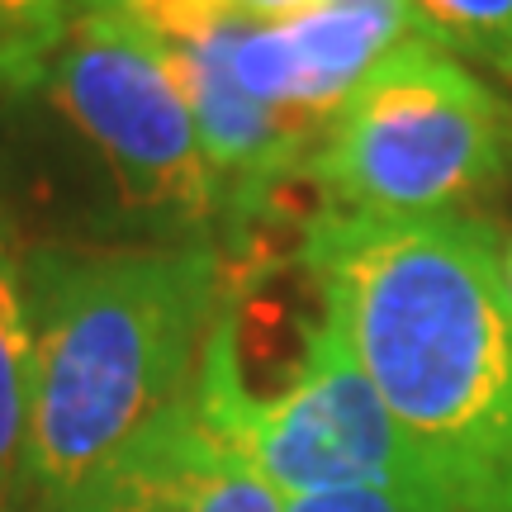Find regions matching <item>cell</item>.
Masks as SVG:
<instances>
[{
	"label": "cell",
	"mask_w": 512,
	"mask_h": 512,
	"mask_svg": "<svg viewBox=\"0 0 512 512\" xmlns=\"http://www.w3.org/2000/svg\"><path fill=\"white\" fill-rule=\"evenodd\" d=\"M299 261L399 432L456 512H512V294L503 242L456 209H328Z\"/></svg>",
	"instance_id": "cell-1"
},
{
	"label": "cell",
	"mask_w": 512,
	"mask_h": 512,
	"mask_svg": "<svg viewBox=\"0 0 512 512\" xmlns=\"http://www.w3.org/2000/svg\"><path fill=\"white\" fill-rule=\"evenodd\" d=\"M34 328L29 498L76 512L128 446L190 403L228 266L204 242L24 252Z\"/></svg>",
	"instance_id": "cell-2"
},
{
	"label": "cell",
	"mask_w": 512,
	"mask_h": 512,
	"mask_svg": "<svg viewBox=\"0 0 512 512\" xmlns=\"http://www.w3.org/2000/svg\"><path fill=\"white\" fill-rule=\"evenodd\" d=\"M508 157L512 105L446 38H413L337 110L309 176L328 209L418 219L498 181Z\"/></svg>",
	"instance_id": "cell-3"
},
{
	"label": "cell",
	"mask_w": 512,
	"mask_h": 512,
	"mask_svg": "<svg viewBox=\"0 0 512 512\" xmlns=\"http://www.w3.org/2000/svg\"><path fill=\"white\" fill-rule=\"evenodd\" d=\"M15 86H38L53 100L133 209L176 223L219 214V181L190 100L166 48L133 19L110 10L67 19L24 62Z\"/></svg>",
	"instance_id": "cell-4"
},
{
	"label": "cell",
	"mask_w": 512,
	"mask_h": 512,
	"mask_svg": "<svg viewBox=\"0 0 512 512\" xmlns=\"http://www.w3.org/2000/svg\"><path fill=\"white\" fill-rule=\"evenodd\" d=\"M195 403L285 503L337 489H437L328 309L275 389L238 394L204 361Z\"/></svg>",
	"instance_id": "cell-5"
},
{
	"label": "cell",
	"mask_w": 512,
	"mask_h": 512,
	"mask_svg": "<svg viewBox=\"0 0 512 512\" xmlns=\"http://www.w3.org/2000/svg\"><path fill=\"white\" fill-rule=\"evenodd\" d=\"M413 38H441L413 0H323L280 24L238 15L204 43L247 100L323 143L361 81Z\"/></svg>",
	"instance_id": "cell-6"
},
{
	"label": "cell",
	"mask_w": 512,
	"mask_h": 512,
	"mask_svg": "<svg viewBox=\"0 0 512 512\" xmlns=\"http://www.w3.org/2000/svg\"><path fill=\"white\" fill-rule=\"evenodd\" d=\"M76 512H285V498L233 441L204 422L190 394L138 446H128Z\"/></svg>",
	"instance_id": "cell-7"
},
{
	"label": "cell",
	"mask_w": 512,
	"mask_h": 512,
	"mask_svg": "<svg viewBox=\"0 0 512 512\" xmlns=\"http://www.w3.org/2000/svg\"><path fill=\"white\" fill-rule=\"evenodd\" d=\"M29 413H34V328L24 252L0 219V512L29 494Z\"/></svg>",
	"instance_id": "cell-8"
},
{
	"label": "cell",
	"mask_w": 512,
	"mask_h": 512,
	"mask_svg": "<svg viewBox=\"0 0 512 512\" xmlns=\"http://www.w3.org/2000/svg\"><path fill=\"white\" fill-rule=\"evenodd\" d=\"M114 15L133 19L162 48H176V43H195V38H209L214 29H223L228 19L242 15V5L238 0H119Z\"/></svg>",
	"instance_id": "cell-9"
},
{
	"label": "cell",
	"mask_w": 512,
	"mask_h": 512,
	"mask_svg": "<svg viewBox=\"0 0 512 512\" xmlns=\"http://www.w3.org/2000/svg\"><path fill=\"white\" fill-rule=\"evenodd\" d=\"M437 24L441 38L479 43L489 53H512V0H413Z\"/></svg>",
	"instance_id": "cell-10"
},
{
	"label": "cell",
	"mask_w": 512,
	"mask_h": 512,
	"mask_svg": "<svg viewBox=\"0 0 512 512\" xmlns=\"http://www.w3.org/2000/svg\"><path fill=\"white\" fill-rule=\"evenodd\" d=\"M285 512H456L441 489H337L290 498Z\"/></svg>",
	"instance_id": "cell-11"
},
{
	"label": "cell",
	"mask_w": 512,
	"mask_h": 512,
	"mask_svg": "<svg viewBox=\"0 0 512 512\" xmlns=\"http://www.w3.org/2000/svg\"><path fill=\"white\" fill-rule=\"evenodd\" d=\"M242 15L256 19V24H280V19H294L313 10V5H323V0H238Z\"/></svg>",
	"instance_id": "cell-12"
},
{
	"label": "cell",
	"mask_w": 512,
	"mask_h": 512,
	"mask_svg": "<svg viewBox=\"0 0 512 512\" xmlns=\"http://www.w3.org/2000/svg\"><path fill=\"white\" fill-rule=\"evenodd\" d=\"M503 275H508V294H512V238L503 242Z\"/></svg>",
	"instance_id": "cell-13"
},
{
	"label": "cell",
	"mask_w": 512,
	"mask_h": 512,
	"mask_svg": "<svg viewBox=\"0 0 512 512\" xmlns=\"http://www.w3.org/2000/svg\"><path fill=\"white\" fill-rule=\"evenodd\" d=\"M498 62H503V67H508V72H512V53H498Z\"/></svg>",
	"instance_id": "cell-14"
}]
</instances>
